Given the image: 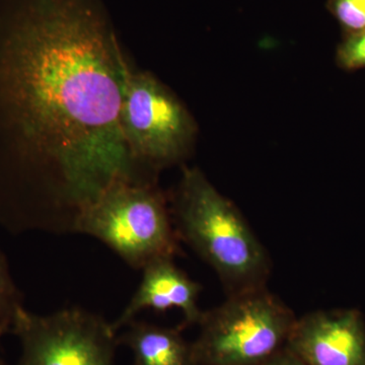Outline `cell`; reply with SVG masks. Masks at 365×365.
Here are the masks:
<instances>
[{"instance_id": "obj_9", "label": "cell", "mask_w": 365, "mask_h": 365, "mask_svg": "<svg viewBox=\"0 0 365 365\" xmlns=\"http://www.w3.org/2000/svg\"><path fill=\"white\" fill-rule=\"evenodd\" d=\"M126 327L118 340L133 353L135 365H194L191 343L182 338L180 329L136 319Z\"/></svg>"}, {"instance_id": "obj_5", "label": "cell", "mask_w": 365, "mask_h": 365, "mask_svg": "<svg viewBox=\"0 0 365 365\" xmlns=\"http://www.w3.org/2000/svg\"><path fill=\"white\" fill-rule=\"evenodd\" d=\"M120 121L136 163L162 168L184 157L193 139L194 122L186 108L148 72H124Z\"/></svg>"}, {"instance_id": "obj_11", "label": "cell", "mask_w": 365, "mask_h": 365, "mask_svg": "<svg viewBox=\"0 0 365 365\" xmlns=\"http://www.w3.org/2000/svg\"><path fill=\"white\" fill-rule=\"evenodd\" d=\"M334 14L346 28L365 30V0H334Z\"/></svg>"}, {"instance_id": "obj_4", "label": "cell", "mask_w": 365, "mask_h": 365, "mask_svg": "<svg viewBox=\"0 0 365 365\" xmlns=\"http://www.w3.org/2000/svg\"><path fill=\"white\" fill-rule=\"evenodd\" d=\"M297 317L267 287L230 294L203 312L194 365H258L284 348Z\"/></svg>"}, {"instance_id": "obj_7", "label": "cell", "mask_w": 365, "mask_h": 365, "mask_svg": "<svg viewBox=\"0 0 365 365\" xmlns=\"http://www.w3.org/2000/svg\"><path fill=\"white\" fill-rule=\"evenodd\" d=\"M289 348L307 365H365V323L356 309L317 311L297 318Z\"/></svg>"}, {"instance_id": "obj_2", "label": "cell", "mask_w": 365, "mask_h": 365, "mask_svg": "<svg viewBox=\"0 0 365 365\" xmlns=\"http://www.w3.org/2000/svg\"><path fill=\"white\" fill-rule=\"evenodd\" d=\"M172 220L180 241L215 270L227 295L266 287L267 250L235 204L196 168L182 172Z\"/></svg>"}, {"instance_id": "obj_3", "label": "cell", "mask_w": 365, "mask_h": 365, "mask_svg": "<svg viewBox=\"0 0 365 365\" xmlns=\"http://www.w3.org/2000/svg\"><path fill=\"white\" fill-rule=\"evenodd\" d=\"M76 234L95 237L137 270L180 252L165 198L145 179L122 180L106 189L81 216Z\"/></svg>"}, {"instance_id": "obj_14", "label": "cell", "mask_w": 365, "mask_h": 365, "mask_svg": "<svg viewBox=\"0 0 365 365\" xmlns=\"http://www.w3.org/2000/svg\"><path fill=\"white\" fill-rule=\"evenodd\" d=\"M0 365H9V364H7L6 360L2 359L1 357H0Z\"/></svg>"}, {"instance_id": "obj_12", "label": "cell", "mask_w": 365, "mask_h": 365, "mask_svg": "<svg viewBox=\"0 0 365 365\" xmlns=\"http://www.w3.org/2000/svg\"><path fill=\"white\" fill-rule=\"evenodd\" d=\"M339 57L346 67L365 66V30L357 32L341 47Z\"/></svg>"}, {"instance_id": "obj_15", "label": "cell", "mask_w": 365, "mask_h": 365, "mask_svg": "<svg viewBox=\"0 0 365 365\" xmlns=\"http://www.w3.org/2000/svg\"><path fill=\"white\" fill-rule=\"evenodd\" d=\"M6 333H4V331H0V338L2 337V336L6 335Z\"/></svg>"}, {"instance_id": "obj_10", "label": "cell", "mask_w": 365, "mask_h": 365, "mask_svg": "<svg viewBox=\"0 0 365 365\" xmlns=\"http://www.w3.org/2000/svg\"><path fill=\"white\" fill-rule=\"evenodd\" d=\"M23 306V297L14 282L6 255L0 250V331L11 332L16 312Z\"/></svg>"}, {"instance_id": "obj_8", "label": "cell", "mask_w": 365, "mask_h": 365, "mask_svg": "<svg viewBox=\"0 0 365 365\" xmlns=\"http://www.w3.org/2000/svg\"><path fill=\"white\" fill-rule=\"evenodd\" d=\"M143 272V279L130 302L112 323L117 332L128 326L144 309L165 313L179 309L184 317L182 327L198 325L203 314L198 306L202 287L178 267L174 258L153 262Z\"/></svg>"}, {"instance_id": "obj_13", "label": "cell", "mask_w": 365, "mask_h": 365, "mask_svg": "<svg viewBox=\"0 0 365 365\" xmlns=\"http://www.w3.org/2000/svg\"><path fill=\"white\" fill-rule=\"evenodd\" d=\"M258 365H307L302 359L294 354L289 348L285 346L277 353L269 357L265 361Z\"/></svg>"}, {"instance_id": "obj_6", "label": "cell", "mask_w": 365, "mask_h": 365, "mask_svg": "<svg viewBox=\"0 0 365 365\" xmlns=\"http://www.w3.org/2000/svg\"><path fill=\"white\" fill-rule=\"evenodd\" d=\"M11 333L19 339L18 365H114L117 331L81 307L38 314L21 307Z\"/></svg>"}, {"instance_id": "obj_1", "label": "cell", "mask_w": 365, "mask_h": 365, "mask_svg": "<svg viewBox=\"0 0 365 365\" xmlns=\"http://www.w3.org/2000/svg\"><path fill=\"white\" fill-rule=\"evenodd\" d=\"M0 42V225L76 234L86 208L140 180L120 121L124 72L114 34L88 0H26Z\"/></svg>"}]
</instances>
